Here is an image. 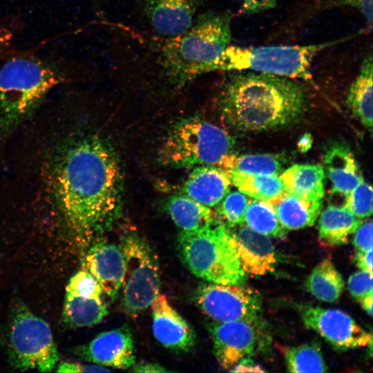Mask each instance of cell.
I'll return each instance as SVG.
<instances>
[{
  "label": "cell",
  "instance_id": "cell-1",
  "mask_svg": "<svg viewBox=\"0 0 373 373\" xmlns=\"http://www.w3.org/2000/svg\"><path fill=\"white\" fill-rule=\"evenodd\" d=\"M59 204L70 229L80 238L105 229L121 207V173L112 149L96 137L66 149L55 174Z\"/></svg>",
  "mask_w": 373,
  "mask_h": 373
},
{
  "label": "cell",
  "instance_id": "cell-2",
  "mask_svg": "<svg viewBox=\"0 0 373 373\" xmlns=\"http://www.w3.org/2000/svg\"><path fill=\"white\" fill-rule=\"evenodd\" d=\"M219 103L226 120L245 132L296 123L307 107L305 88L294 79L250 70L229 71Z\"/></svg>",
  "mask_w": 373,
  "mask_h": 373
},
{
  "label": "cell",
  "instance_id": "cell-3",
  "mask_svg": "<svg viewBox=\"0 0 373 373\" xmlns=\"http://www.w3.org/2000/svg\"><path fill=\"white\" fill-rule=\"evenodd\" d=\"M229 12L208 11L195 17L182 34L157 39L155 63L173 84H185L216 71V62L231 40Z\"/></svg>",
  "mask_w": 373,
  "mask_h": 373
},
{
  "label": "cell",
  "instance_id": "cell-4",
  "mask_svg": "<svg viewBox=\"0 0 373 373\" xmlns=\"http://www.w3.org/2000/svg\"><path fill=\"white\" fill-rule=\"evenodd\" d=\"M63 78L36 57H13L0 67V128L14 129Z\"/></svg>",
  "mask_w": 373,
  "mask_h": 373
},
{
  "label": "cell",
  "instance_id": "cell-5",
  "mask_svg": "<svg viewBox=\"0 0 373 373\" xmlns=\"http://www.w3.org/2000/svg\"><path fill=\"white\" fill-rule=\"evenodd\" d=\"M178 250L185 266L211 283L243 285L247 278L229 228L216 221L204 228L182 231Z\"/></svg>",
  "mask_w": 373,
  "mask_h": 373
},
{
  "label": "cell",
  "instance_id": "cell-6",
  "mask_svg": "<svg viewBox=\"0 0 373 373\" xmlns=\"http://www.w3.org/2000/svg\"><path fill=\"white\" fill-rule=\"evenodd\" d=\"M352 36L310 45L267 46L256 48L229 46L218 60L216 70H250L311 81V64L317 53L346 41Z\"/></svg>",
  "mask_w": 373,
  "mask_h": 373
},
{
  "label": "cell",
  "instance_id": "cell-7",
  "mask_svg": "<svg viewBox=\"0 0 373 373\" xmlns=\"http://www.w3.org/2000/svg\"><path fill=\"white\" fill-rule=\"evenodd\" d=\"M234 140L216 124L198 117L175 124L160 151L162 162L173 167L220 166L231 154Z\"/></svg>",
  "mask_w": 373,
  "mask_h": 373
},
{
  "label": "cell",
  "instance_id": "cell-8",
  "mask_svg": "<svg viewBox=\"0 0 373 373\" xmlns=\"http://www.w3.org/2000/svg\"><path fill=\"white\" fill-rule=\"evenodd\" d=\"M12 366L21 370L52 372L59 356L48 323L24 305L14 309L10 329Z\"/></svg>",
  "mask_w": 373,
  "mask_h": 373
},
{
  "label": "cell",
  "instance_id": "cell-9",
  "mask_svg": "<svg viewBox=\"0 0 373 373\" xmlns=\"http://www.w3.org/2000/svg\"><path fill=\"white\" fill-rule=\"evenodd\" d=\"M120 248L125 262L120 289L122 301L125 311L136 316L160 294L157 258L147 242L137 236L126 237Z\"/></svg>",
  "mask_w": 373,
  "mask_h": 373
},
{
  "label": "cell",
  "instance_id": "cell-10",
  "mask_svg": "<svg viewBox=\"0 0 373 373\" xmlns=\"http://www.w3.org/2000/svg\"><path fill=\"white\" fill-rule=\"evenodd\" d=\"M198 307L216 323L236 321L257 322L261 300L256 291L239 285L210 283L195 294Z\"/></svg>",
  "mask_w": 373,
  "mask_h": 373
},
{
  "label": "cell",
  "instance_id": "cell-11",
  "mask_svg": "<svg viewBox=\"0 0 373 373\" xmlns=\"http://www.w3.org/2000/svg\"><path fill=\"white\" fill-rule=\"evenodd\" d=\"M304 324L336 348L348 350L372 344V334L347 313L305 305L299 307Z\"/></svg>",
  "mask_w": 373,
  "mask_h": 373
},
{
  "label": "cell",
  "instance_id": "cell-12",
  "mask_svg": "<svg viewBox=\"0 0 373 373\" xmlns=\"http://www.w3.org/2000/svg\"><path fill=\"white\" fill-rule=\"evenodd\" d=\"M257 323L236 321L209 325L213 352L222 367L231 368L254 353L258 338Z\"/></svg>",
  "mask_w": 373,
  "mask_h": 373
},
{
  "label": "cell",
  "instance_id": "cell-13",
  "mask_svg": "<svg viewBox=\"0 0 373 373\" xmlns=\"http://www.w3.org/2000/svg\"><path fill=\"white\" fill-rule=\"evenodd\" d=\"M207 0H141V11L160 37L180 35L193 24L198 9Z\"/></svg>",
  "mask_w": 373,
  "mask_h": 373
},
{
  "label": "cell",
  "instance_id": "cell-14",
  "mask_svg": "<svg viewBox=\"0 0 373 373\" xmlns=\"http://www.w3.org/2000/svg\"><path fill=\"white\" fill-rule=\"evenodd\" d=\"M77 353L86 361L119 369L131 367L135 359L133 335L126 326L99 334Z\"/></svg>",
  "mask_w": 373,
  "mask_h": 373
},
{
  "label": "cell",
  "instance_id": "cell-15",
  "mask_svg": "<svg viewBox=\"0 0 373 373\" xmlns=\"http://www.w3.org/2000/svg\"><path fill=\"white\" fill-rule=\"evenodd\" d=\"M230 231L240 265L247 276H262L273 272L277 265L274 247L269 236L250 229L245 224Z\"/></svg>",
  "mask_w": 373,
  "mask_h": 373
},
{
  "label": "cell",
  "instance_id": "cell-16",
  "mask_svg": "<svg viewBox=\"0 0 373 373\" xmlns=\"http://www.w3.org/2000/svg\"><path fill=\"white\" fill-rule=\"evenodd\" d=\"M153 331L164 347L175 352L190 350L195 343V334L189 324L159 294L151 303Z\"/></svg>",
  "mask_w": 373,
  "mask_h": 373
},
{
  "label": "cell",
  "instance_id": "cell-17",
  "mask_svg": "<svg viewBox=\"0 0 373 373\" xmlns=\"http://www.w3.org/2000/svg\"><path fill=\"white\" fill-rule=\"evenodd\" d=\"M124 268L122 249L114 244L97 243L86 254L84 269L97 279L103 292L111 299L121 289Z\"/></svg>",
  "mask_w": 373,
  "mask_h": 373
},
{
  "label": "cell",
  "instance_id": "cell-18",
  "mask_svg": "<svg viewBox=\"0 0 373 373\" xmlns=\"http://www.w3.org/2000/svg\"><path fill=\"white\" fill-rule=\"evenodd\" d=\"M231 184L227 171L215 165L196 166L183 186L184 195L211 208L229 193Z\"/></svg>",
  "mask_w": 373,
  "mask_h": 373
},
{
  "label": "cell",
  "instance_id": "cell-19",
  "mask_svg": "<svg viewBox=\"0 0 373 373\" xmlns=\"http://www.w3.org/2000/svg\"><path fill=\"white\" fill-rule=\"evenodd\" d=\"M324 164L333 193L346 196L364 180L353 153L343 144L334 142L327 148Z\"/></svg>",
  "mask_w": 373,
  "mask_h": 373
},
{
  "label": "cell",
  "instance_id": "cell-20",
  "mask_svg": "<svg viewBox=\"0 0 373 373\" xmlns=\"http://www.w3.org/2000/svg\"><path fill=\"white\" fill-rule=\"evenodd\" d=\"M285 191L310 201L324 196V167L321 164H294L279 176Z\"/></svg>",
  "mask_w": 373,
  "mask_h": 373
},
{
  "label": "cell",
  "instance_id": "cell-21",
  "mask_svg": "<svg viewBox=\"0 0 373 373\" xmlns=\"http://www.w3.org/2000/svg\"><path fill=\"white\" fill-rule=\"evenodd\" d=\"M268 202L274 207L281 225L287 231L313 225L322 208L321 201L305 200L287 191Z\"/></svg>",
  "mask_w": 373,
  "mask_h": 373
},
{
  "label": "cell",
  "instance_id": "cell-22",
  "mask_svg": "<svg viewBox=\"0 0 373 373\" xmlns=\"http://www.w3.org/2000/svg\"><path fill=\"white\" fill-rule=\"evenodd\" d=\"M361 222L345 206L329 205L319 218V238L329 245L345 244Z\"/></svg>",
  "mask_w": 373,
  "mask_h": 373
},
{
  "label": "cell",
  "instance_id": "cell-23",
  "mask_svg": "<svg viewBox=\"0 0 373 373\" xmlns=\"http://www.w3.org/2000/svg\"><path fill=\"white\" fill-rule=\"evenodd\" d=\"M352 113L371 132L372 128V56L367 55L347 98Z\"/></svg>",
  "mask_w": 373,
  "mask_h": 373
},
{
  "label": "cell",
  "instance_id": "cell-24",
  "mask_svg": "<svg viewBox=\"0 0 373 373\" xmlns=\"http://www.w3.org/2000/svg\"><path fill=\"white\" fill-rule=\"evenodd\" d=\"M101 297H89L66 291L62 318L72 327H87L100 323L107 315Z\"/></svg>",
  "mask_w": 373,
  "mask_h": 373
},
{
  "label": "cell",
  "instance_id": "cell-25",
  "mask_svg": "<svg viewBox=\"0 0 373 373\" xmlns=\"http://www.w3.org/2000/svg\"><path fill=\"white\" fill-rule=\"evenodd\" d=\"M166 209L174 223L182 231L200 229L215 222V214L211 208L186 195L169 198Z\"/></svg>",
  "mask_w": 373,
  "mask_h": 373
},
{
  "label": "cell",
  "instance_id": "cell-26",
  "mask_svg": "<svg viewBox=\"0 0 373 373\" xmlns=\"http://www.w3.org/2000/svg\"><path fill=\"white\" fill-rule=\"evenodd\" d=\"M344 280L332 262L324 259L312 271L305 283L306 290L324 302L338 299L344 289Z\"/></svg>",
  "mask_w": 373,
  "mask_h": 373
},
{
  "label": "cell",
  "instance_id": "cell-27",
  "mask_svg": "<svg viewBox=\"0 0 373 373\" xmlns=\"http://www.w3.org/2000/svg\"><path fill=\"white\" fill-rule=\"evenodd\" d=\"M231 183L242 193L257 200L271 201L285 189L278 175L247 174L227 171Z\"/></svg>",
  "mask_w": 373,
  "mask_h": 373
},
{
  "label": "cell",
  "instance_id": "cell-28",
  "mask_svg": "<svg viewBox=\"0 0 373 373\" xmlns=\"http://www.w3.org/2000/svg\"><path fill=\"white\" fill-rule=\"evenodd\" d=\"M285 159L279 154L262 153L236 155L230 154L220 167L247 174L278 175L283 170Z\"/></svg>",
  "mask_w": 373,
  "mask_h": 373
},
{
  "label": "cell",
  "instance_id": "cell-29",
  "mask_svg": "<svg viewBox=\"0 0 373 373\" xmlns=\"http://www.w3.org/2000/svg\"><path fill=\"white\" fill-rule=\"evenodd\" d=\"M244 224L269 237L283 238L287 232L281 225L272 204L265 200L255 199L249 201Z\"/></svg>",
  "mask_w": 373,
  "mask_h": 373
},
{
  "label": "cell",
  "instance_id": "cell-30",
  "mask_svg": "<svg viewBox=\"0 0 373 373\" xmlns=\"http://www.w3.org/2000/svg\"><path fill=\"white\" fill-rule=\"evenodd\" d=\"M287 369L291 372H325L327 367L320 347L314 343L287 349L285 354Z\"/></svg>",
  "mask_w": 373,
  "mask_h": 373
},
{
  "label": "cell",
  "instance_id": "cell-31",
  "mask_svg": "<svg viewBox=\"0 0 373 373\" xmlns=\"http://www.w3.org/2000/svg\"><path fill=\"white\" fill-rule=\"evenodd\" d=\"M218 213L227 224L233 227L244 224L246 211L250 200L240 191L228 193L222 199Z\"/></svg>",
  "mask_w": 373,
  "mask_h": 373
},
{
  "label": "cell",
  "instance_id": "cell-32",
  "mask_svg": "<svg viewBox=\"0 0 373 373\" xmlns=\"http://www.w3.org/2000/svg\"><path fill=\"white\" fill-rule=\"evenodd\" d=\"M344 206L356 217L362 219L372 213V189L370 184L361 182L345 196Z\"/></svg>",
  "mask_w": 373,
  "mask_h": 373
},
{
  "label": "cell",
  "instance_id": "cell-33",
  "mask_svg": "<svg viewBox=\"0 0 373 373\" xmlns=\"http://www.w3.org/2000/svg\"><path fill=\"white\" fill-rule=\"evenodd\" d=\"M66 291L89 297H101L103 293L99 282L86 269L77 271L70 278Z\"/></svg>",
  "mask_w": 373,
  "mask_h": 373
},
{
  "label": "cell",
  "instance_id": "cell-34",
  "mask_svg": "<svg viewBox=\"0 0 373 373\" xmlns=\"http://www.w3.org/2000/svg\"><path fill=\"white\" fill-rule=\"evenodd\" d=\"M350 292L358 300L372 294V274L361 270L352 274L347 283Z\"/></svg>",
  "mask_w": 373,
  "mask_h": 373
},
{
  "label": "cell",
  "instance_id": "cell-35",
  "mask_svg": "<svg viewBox=\"0 0 373 373\" xmlns=\"http://www.w3.org/2000/svg\"><path fill=\"white\" fill-rule=\"evenodd\" d=\"M373 0H329L323 3L321 8L351 6L357 9L365 18L370 26L372 23Z\"/></svg>",
  "mask_w": 373,
  "mask_h": 373
},
{
  "label": "cell",
  "instance_id": "cell-36",
  "mask_svg": "<svg viewBox=\"0 0 373 373\" xmlns=\"http://www.w3.org/2000/svg\"><path fill=\"white\" fill-rule=\"evenodd\" d=\"M354 233L353 245L356 251L365 252L372 249V220L362 221Z\"/></svg>",
  "mask_w": 373,
  "mask_h": 373
},
{
  "label": "cell",
  "instance_id": "cell-37",
  "mask_svg": "<svg viewBox=\"0 0 373 373\" xmlns=\"http://www.w3.org/2000/svg\"><path fill=\"white\" fill-rule=\"evenodd\" d=\"M56 370L58 372H107L110 370L99 365H84L81 363L64 362Z\"/></svg>",
  "mask_w": 373,
  "mask_h": 373
},
{
  "label": "cell",
  "instance_id": "cell-38",
  "mask_svg": "<svg viewBox=\"0 0 373 373\" xmlns=\"http://www.w3.org/2000/svg\"><path fill=\"white\" fill-rule=\"evenodd\" d=\"M277 0H243L241 11L245 14L261 12L274 8Z\"/></svg>",
  "mask_w": 373,
  "mask_h": 373
},
{
  "label": "cell",
  "instance_id": "cell-39",
  "mask_svg": "<svg viewBox=\"0 0 373 373\" xmlns=\"http://www.w3.org/2000/svg\"><path fill=\"white\" fill-rule=\"evenodd\" d=\"M354 259L361 270L372 274V249L365 252L356 251Z\"/></svg>",
  "mask_w": 373,
  "mask_h": 373
},
{
  "label": "cell",
  "instance_id": "cell-40",
  "mask_svg": "<svg viewBox=\"0 0 373 373\" xmlns=\"http://www.w3.org/2000/svg\"><path fill=\"white\" fill-rule=\"evenodd\" d=\"M231 368L230 372H264L259 365L248 358L240 360Z\"/></svg>",
  "mask_w": 373,
  "mask_h": 373
},
{
  "label": "cell",
  "instance_id": "cell-41",
  "mask_svg": "<svg viewBox=\"0 0 373 373\" xmlns=\"http://www.w3.org/2000/svg\"><path fill=\"white\" fill-rule=\"evenodd\" d=\"M132 370L136 372H163L169 371L163 366L154 363H140L134 365Z\"/></svg>",
  "mask_w": 373,
  "mask_h": 373
},
{
  "label": "cell",
  "instance_id": "cell-42",
  "mask_svg": "<svg viewBox=\"0 0 373 373\" xmlns=\"http://www.w3.org/2000/svg\"><path fill=\"white\" fill-rule=\"evenodd\" d=\"M312 145V137L309 133L303 135L298 142V148L300 152H307Z\"/></svg>",
  "mask_w": 373,
  "mask_h": 373
},
{
  "label": "cell",
  "instance_id": "cell-43",
  "mask_svg": "<svg viewBox=\"0 0 373 373\" xmlns=\"http://www.w3.org/2000/svg\"><path fill=\"white\" fill-rule=\"evenodd\" d=\"M372 297H373V294H370L358 300V302H360L363 309L370 316H372V301H373Z\"/></svg>",
  "mask_w": 373,
  "mask_h": 373
}]
</instances>
